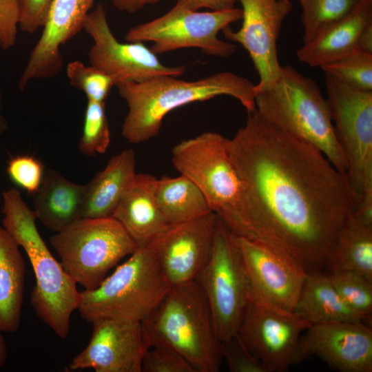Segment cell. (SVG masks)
Returning a JSON list of instances; mask_svg holds the SVG:
<instances>
[{
	"mask_svg": "<svg viewBox=\"0 0 372 372\" xmlns=\"http://www.w3.org/2000/svg\"><path fill=\"white\" fill-rule=\"evenodd\" d=\"M372 23V1L360 0L345 16L331 23L296 52L300 61L316 68L356 50L362 31Z\"/></svg>",
	"mask_w": 372,
	"mask_h": 372,
	"instance_id": "20",
	"label": "cell"
},
{
	"mask_svg": "<svg viewBox=\"0 0 372 372\" xmlns=\"http://www.w3.org/2000/svg\"><path fill=\"white\" fill-rule=\"evenodd\" d=\"M110 143V130L105 102L87 101L82 134L79 142L81 154L94 156L104 154Z\"/></svg>",
	"mask_w": 372,
	"mask_h": 372,
	"instance_id": "30",
	"label": "cell"
},
{
	"mask_svg": "<svg viewBox=\"0 0 372 372\" xmlns=\"http://www.w3.org/2000/svg\"><path fill=\"white\" fill-rule=\"evenodd\" d=\"M254 86L247 79L230 72L196 81L158 76L120 83L116 87L128 107L122 135L133 144L149 141L158 135L164 117L173 110L220 96H231L248 112H253L256 110Z\"/></svg>",
	"mask_w": 372,
	"mask_h": 372,
	"instance_id": "2",
	"label": "cell"
},
{
	"mask_svg": "<svg viewBox=\"0 0 372 372\" xmlns=\"http://www.w3.org/2000/svg\"><path fill=\"white\" fill-rule=\"evenodd\" d=\"M324 74L326 99L347 163L346 175L358 201L372 193V91Z\"/></svg>",
	"mask_w": 372,
	"mask_h": 372,
	"instance_id": "10",
	"label": "cell"
},
{
	"mask_svg": "<svg viewBox=\"0 0 372 372\" xmlns=\"http://www.w3.org/2000/svg\"><path fill=\"white\" fill-rule=\"evenodd\" d=\"M25 264L19 246L0 227V330L17 331L21 324Z\"/></svg>",
	"mask_w": 372,
	"mask_h": 372,
	"instance_id": "24",
	"label": "cell"
},
{
	"mask_svg": "<svg viewBox=\"0 0 372 372\" xmlns=\"http://www.w3.org/2000/svg\"><path fill=\"white\" fill-rule=\"evenodd\" d=\"M135 167L132 149H124L111 157L105 168L85 185L81 218L112 216L134 180Z\"/></svg>",
	"mask_w": 372,
	"mask_h": 372,
	"instance_id": "22",
	"label": "cell"
},
{
	"mask_svg": "<svg viewBox=\"0 0 372 372\" xmlns=\"http://www.w3.org/2000/svg\"><path fill=\"white\" fill-rule=\"evenodd\" d=\"M3 201V227L24 249L35 276L30 304L38 317L63 340L81 299L76 283L52 255L37 227V216L20 192L16 188L5 191Z\"/></svg>",
	"mask_w": 372,
	"mask_h": 372,
	"instance_id": "3",
	"label": "cell"
},
{
	"mask_svg": "<svg viewBox=\"0 0 372 372\" xmlns=\"http://www.w3.org/2000/svg\"><path fill=\"white\" fill-rule=\"evenodd\" d=\"M0 330V369L4 366L7 360V349L4 338Z\"/></svg>",
	"mask_w": 372,
	"mask_h": 372,
	"instance_id": "41",
	"label": "cell"
},
{
	"mask_svg": "<svg viewBox=\"0 0 372 372\" xmlns=\"http://www.w3.org/2000/svg\"><path fill=\"white\" fill-rule=\"evenodd\" d=\"M320 68L352 87L372 91V54L356 50Z\"/></svg>",
	"mask_w": 372,
	"mask_h": 372,
	"instance_id": "31",
	"label": "cell"
},
{
	"mask_svg": "<svg viewBox=\"0 0 372 372\" xmlns=\"http://www.w3.org/2000/svg\"><path fill=\"white\" fill-rule=\"evenodd\" d=\"M85 185H79L50 169L34 196L37 218L58 232L81 218Z\"/></svg>",
	"mask_w": 372,
	"mask_h": 372,
	"instance_id": "23",
	"label": "cell"
},
{
	"mask_svg": "<svg viewBox=\"0 0 372 372\" xmlns=\"http://www.w3.org/2000/svg\"><path fill=\"white\" fill-rule=\"evenodd\" d=\"M371 1H372V0H371Z\"/></svg>",
	"mask_w": 372,
	"mask_h": 372,
	"instance_id": "44",
	"label": "cell"
},
{
	"mask_svg": "<svg viewBox=\"0 0 372 372\" xmlns=\"http://www.w3.org/2000/svg\"><path fill=\"white\" fill-rule=\"evenodd\" d=\"M301 344L305 358L316 356L340 372L372 371V331L362 322L311 324Z\"/></svg>",
	"mask_w": 372,
	"mask_h": 372,
	"instance_id": "19",
	"label": "cell"
},
{
	"mask_svg": "<svg viewBox=\"0 0 372 372\" xmlns=\"http://www.w3.org/2000/svg\"><path fill=\"white\" fill-rule=\"evenodd\" d=\"M7 172L16 185L32 195L39 189L45 174L42 162L31 155L12 157L8 161Z\"/></svg>",
	"mask_w": 372,
	"mask_h": 372,
	"instance_id": "33",
	"label": "cell"
},
{
	"mask_svg": "<svg viewBox=\"0 0 372 372\" xmlns=\"http://www.w3.org/2000/svg\"><path fill=\"white\" fill-rule=\"evenodd\" d=\"M227 152L242 185L234 235L268 242L309 272L326 267L358 203L347 176L317 148L255 110Z\"/></svg>",
	"mask_w": 372,
	"mask_h": 372,
	"instance_id": "1",
	"label": "cell"
},
{
	"mask_svg": "<svg viewBox=\"0 0 372 372\" xmlns=\"http://www.w3.org/2000/svg\"><path fill=\"white\" fill-rule=\"evenodd\" d=\"M237 0H177L176 3L192 10L205 8L211 11L225 10L235 8Z\"/></svg>",
	"mask_w": 372,
	"mask_h": 372,
	"instance_id": "38",
	"label": "cell"
},
{
	"mask_svg": "<svg viewBox=\"0 0 372 372\" xmlns=\"http://www.w3.org/2000/svg\"><path fill=\"white\" fill-rule=\"evenodd\" d=\"M156 179L149 174H136L112 215L138 247L148 245L169 225L155 199Z\"/></svg>",
	"mask_w": 372,
	"mask_h": 372,
	"instance_id": "21",
	"label": "cell"
},
{
	"mask_svg": "<svg viewBox=\"0 0 372 372\" xmlns=\"http://www.w3.org/2000/svg\"><path fill=\"white\" fill-rule=\"evenodd\" d=\"M17 0H0V48L9 50L16 43L19 28Z\"/></svg>",
	"mask_w": 372,
	"mask_h": 372,
	"instance_id": "37",
	"label": "cell"
},
{
	"mask_svg": "<svg viewBox=\"0 0 372 372\" xmlns=\"http://www.w3.org/2000/svg\"><path fill=\"white\" fill-rule=\"evenodd\" d=\"M328 275L343 301L363 320H371L372 280L352 271H339Z\"/></svg>",
	"mask_w": 372,
	"mask_h": 372,
	"instance_id": "29",
	"label": "cell"
},
{
	"mask_svg": "<svg viewBox=\"0 0 372 372\" xmlns=\"http://www.w3.org/2000/svg\"><path fill=\"white\" fill-rule=\"evenodd\" d=\"M249 290L293 311L307 271L280 248L256 238L234 235Z\"/></svg>",
	"mask_w": 372,
	"mask_h": 372,
	"instance_id": "14",
	"label": "cell"
},
{
	"mask_svg": "<svg viewBox=\"0 0 372 372\" xmlns=\"http://www.w3.org/2000/svg\"><path fill=\"white\" fill-rule=\"evenodd\" d=\"M227 138L205 132L183 140L172 151L176 169L200 189L211 210L234 234L242 204V185L227 152Z\"/></svg>",
	"mask_w": 372,
	"mask_h": 372,
	"instance_id": "8",
	"label": "cell"
},
{
	"mask_svg": "<svg viewBox=\"0 0 372 372\" xmlns=\"http://www.w3.org/2000/svg\"><path fill=\"white\" fill-rule=\"evenodd\" d=\"M170 287L152 250L141 247L97 287L81 291L77 310L90 322L100 318L141 322Z\"/></svg>",
	"mask_w": 372,
	"mask_h": 372,
	"instance_id": "6",
	"label": "cell"
},
{
	"mask_svg": "<svg viewBox=\"0 0 372 372\" xmlns=\"http://www.w3.org/2000/svg\"><path fill=\"white\" fill-rule=\"evenodd\" d=\"M218 216L169 225L147 245L171 286L195 280L211 254Z\"/></svg>",
	"mask_w": 372,
	"mask_h": 372,
	"instance_id": "16",
	"label": "cell"
},
{
	"mask_svg": "<svg viewBox=\"0 0 372 372\" xmlns=\"http://www.w3.org/2000/svg\"><path fill=\"white\" fill-rule=\"evenodd\" d=\"M112 2L117 10L129 14L141 9L138 0H112Z\"/></svg>",
	"mask_w": 372,
	"mask_h": 372,
	"instance_id": "40",
	"label": "cell"
},
{
	"mask_svg": "<svg viewBox=\"0 0 372 372\" xmlns=\"http://www.w3.org/2000/svg\"><path fill=\"white\" fill-rule=\"evenodd\" d=\"M256 110L267 122L319 149L340 172L347 163L329 106L312 79L282 66L276 81L255 94Z\"/></svg>",
	"mask_w": 372,
	"mask_h": 372,
	"instance_id": "4",
	"label": "cell"
},
{
	"mask_svg": "<svg viewBox=\"0 0 372 372\" xmlns=\"http://www.w3.org/2000/svg\"><path fill=\"white\" fill-rule=\"evenodd\" d=\"M237 1L242 6L240 28L234 31L228 26L222 31L226 39L240 43L248 52L259 77L254 86L256 94L271 85L280 74L277 41L293 5L290 0Z\"/></svg>",
	"mask_w": 372,
	"mask_h": 372,
	"instance_id": "15",
	"label": "cell"
},
{
	"mask_svg": "<svg viewBox=\"0 0 372 372\" xmlns=\"http://www.w3.org/2000/svg\"><path fill=\"white\" fill-rule=\"evenodd\" d=\"M92 323L90 342L72 360L68 366L70 370L142 372L143 355L149 347L141 322L100 318Z\"/></svg>",
	"mask_w": 372,
	"mask_h": 372,
	"instance_id": "17",
	"label": "cell"
},
{
	"mask_svg": "<svg viewBox=\"0 0 372 372\" xmlns=\"http://www.w3.org/2000/svg\"><path fill=\"white\" fill-rule=\"evenodd\" d=\"M329 273L352 271L372 280V227L353 213L341 228L327 262Z\"/></svg>",
	"mask_w": 372,
	"mask_h": 372,
	"instance_id": "27",
	"label": "cell"
},
{
	"mask_svg": "<svg viewBox=\"0 0 372 372\" xmlns=\"http://www.w3.org/2000/svg\"><path fill=\"white\" fill-rule=\"evenodd\" d=\"M1 95L0 92V134H1L6 129H7V123L4 117L3 116L1 109Z\"/></svg>",
	"mask_w": 372,
	"mask_h": 372,
	"instance_id": "42",
	"label": "cell"
},
{
	"mask_svg": "<svg viewBox=\"0 0 372 372\" xmlns=\"http://www.w3.org/2000/svg\"><path fill=\"white\" fill-rule=\"evenodd\" d=\"M61 264L76 284L92 290L108 271L137 248L113 217L81 218L50 238Z\"/></svg>",
	"mask_w": 372,
	"mask_h": 372,
	"instance_id": "7",
	"label": "cell"
},
{
	"mask_svg": "<svg viewBox=\"0 0 372 372\" xmlns=\"http://www.w3.org/2000/svg\"><path fill=\"white\" fill-rule=\"evenodd\" d=\"M223 356L231 372H267L262 363L245 347L237 334L223 342Z\"/></svg>",
	"mask_w": 372,
	"mask_h": 372,
	"instance_id": "35",
	"label": "cell"
},
{
	"mask_svg": "<svg viewBox=\"0 0 372 372\" xmlns=\"http://www.w3.org/2000/svg\"><path fill=\"white\" fill-rule=\"evenodd\" d=\"M149 347L164 346L181 355L196 372H218L223 356L205 297L196 280L171 286L141 322Z\"/></svg>",
	"mask_w": 372,
	"mask_h": 372,
	"instance_id": "5",
	"label": "cell"
},
{
	"mask_svg": "<svg viewBox=\"0 0 372 372\" xmlns=\"http://www.w3.org/2000/svg\"><path fill=\"white\" fill-rule=\"evenodd\" d=\"M160 0H138L139 5L141 8L147 4H154L159 1Z\"/></svg>",
	"mask_w": 372,
	"mask_h": 372,
	"instance_id": "43",
	"label": "cell"
},
{
	"mask_svg": "<svg viewBox=\"0 0 372 372\" xmlns=\"http://www.w3.org/2000/svg\"><path fill=\"white\" fill-rule=\"evenodd\" d=\"M207 300L216 335L234 338L244 316L249 293L234 234L218 217L210 256L195 280Z\"/></svg>",
	"mask_w": 372,
	"mask_h": 372,
	"instance_id": "9",
	"label": "cell"
},
{
	"mask_svg": "<svg viewBox=\"0 0 372 372\" xmlns=\"http://www.w3.org/2000/svg\"><path fill=\"white\" fill-rule=\"evenodd\" d=\"M83 29L94 41L88 52L90 65L111 76L115 86L158 76L178 77L185 70L183 65H163L143 42L119 41L112 32L101 4L89 12Z\"/></svg>",
	"mask_w": 372,
	"mask_h": 372,
	"instance_id": "13",
	"label": "cell"
},
{
	"mask_svg": "<svg viewBox=\"0 0 372 372\" xmlns=\"http://www.w3.org/2000/svg\"><path fill=\"white\" fill-rule=\"evenodd\" d=\"M241 18V8L198 12L176 3L165 14L130 28L125 39L153 42L150 49L156 54L195 48L211 56L228 58L236 51V45L220 39L218 34Z\"/></svg>",
	"mask_w": 372,
	"mask_h": 372,
	"instance_id": "11",
	"label": "cell"
},
{
	"mask_svg": "<svg viewBox=\"0 0 372 372\" xmlns=\"http://www.w3.org/2000/svg\"><path fill=\"white\" fill-rule=\"evenodd\" d=\"M293 312L311 324L363 320L343 301L329 275L320 271L307 273Z\"/></svg>",
	"mask_w": 372,
	"mask_h": 372,
	"instance_id": "25",
	"label": "cell"
},
{
	"mask_svg": "<svg viewBox=\"0 0 372 372\" xmlns=\"http://www.w3.org/2000/svg\"><path fill=\"white\" fill-rule=\"evenodd\" d=\"M154 195L158 207L169 225L213 212L200 189L183 174L157 178Z\"/></svg>",
	"mask_w": 372,
	"mask_h": 372,
	"instance_id": "26",
	"label": "cell"
},
{
	"mask_svg": "<svg viewBox=\"0 0 372 372\" xmlns=\"http://www.w3.org/2000/svg\"><path fill=\"white\" fill-rule=\"evenodd\" d=\"M302 7V42L307 43L324 27L347 14L360 0H298Z\"/></svg>",
	"mask_w": 372,
	"mask_h": 372,
	"instance_id": "28",
	"label": "cell"
},
{
	"mask_svg": "<svg viewBox=\"0 0 372 372\" xmlns=\"http://www.w3.org/2000/svg\"><path fill=\"white\" fill-rule=\"evenodd\" d=\"M142 372H196L178 353L164 346H153L145 353Z\"/></svg>",
	"mask_w": 372,
	"mask_h": 372,
	"instance_id": "34",
	"label": "cell"
},
{
	"mask_svg": "<svg viewBox=\"0 0 372 372\" xmlns=\"http://www.w3.org/2000/svg\"><path fill=\"white\" fill-rule=\"evenodd\" d=\"M66 75L70 84L83 92L87 101L105 102L112 87L115 86L111 76L79 60L67 65Z\"/></svg>",
	"mask_w": 372,
	"mask_h": 372,
	"instance_id": "32",
	"label": "cell"
},
{
	"mask_svg": "<svg viewBox=\"0 0 372 372\" xmlns=\"http://www.w3.org/2000/svg\"><path fill=\"white\" fill-rule=\"evenodd\" d=\"M94 1L53 0L42 33L19 78L21 90L33 80L52 78L61 72L63 63L61 47L83 29Z\"/></svg>",
	"mask_w": 372,
	"mask_h": 372,
	"instance_id": "18",
	"label": "cell"
},
{
	"mask_svg": "<svg viewBox=\"0 0 372 372\" xmlns=\"http://www.w3.org/2000/svg\"><path fill=\"white\" fill-rule=\"evenodd\" d=\"M311 325L249 290L237 335L267 372H286L306 359L301 338Z\"/></svg>",
	"mask_w": 372,
	"mask_h": 372,
	"instance_id": "12",
	"label": "cell"
},
{
	"mask_svg": "<svg viewBox=\"0 0 372 372\" xmlns=\"http://www.w3.org/2000/svg\"><path fill=\"white\" fill-rule=\"evenodd\" d=\"M356 49L363 52L372 54V23L367 25L360 33Z\"/></svg>",
	"mask_w": 372,
	"mask_h": 372,
	"instance_id": "39",
	"label": "cell"
},
{
	"mask_svg": "<svg viewBox=\"0 0 372 372\" xmlns=\"http://www.w3.org/2000/svg\"><path fill=\"white\" fill-rule=\"evenodd\" d=\"M19 6V28L32 34L42 28L53 0H17Z\"/></svg>",
	"mask_w": 372,
	"mask_h": 372,
	"instance_id": "36",
	"label": "cell"
}]
</instances>
